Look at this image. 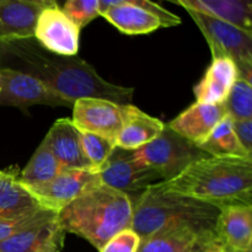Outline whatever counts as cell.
Listing matches in <instances>:
<instances>
[{"instance_id":"obj_1","label":"cell","mask_w":252,"mask_h":252,"mask_svg":"<svg viewBox=\"0 0 252 252\" xmlns=\"http://www.w3.org/2000/svg\"><path fill=\"white\" fill-rule=\"evenodd\" d=\"M0 48L19 59L25 71L43 81L66 100L97 97L118 105H130L134 89L123 88L101 78L88 62L79 57L53 54L42 48L34 38L1 43Z\"/></svg>"},{"instance_id":"obj_2","label":"cell","mask_w":252,"mask_h":252,"mask_svg":"<svg viewBox=\"0 0 252 252\" xmlns=\"http://www.w3.org/2000/svg\"><path fill=\"white\" fill-rule=\"evenodd\" d=\"M159 186L219 209L230 204L252 206V160L204 157Z\"/></svg>"},{"instance_id":"obj_3","label":"cell","mask_w":252,"mask_h":252,"mask_svg":"<svg viewBox=\"0 0 252 252\" xmlns=\"http://www.w3.org/2000/svg\"><path fill=\"white\" fill-rule=\"evenodd\" d=\"M133 199L105 185H98L74 199L57 214L64 233L85 239L100 251L118 233L132 228Z\"/></svg>"},{"instance_id":"obj_4","label":"cell","mask_w":252,"mask_h":252,"mask_svg":"<svg viewBox=\"0 0 252 252\" xmlns=\"http://www.w3.org/2000/svg\"><path fill=\"white\" fill-rule=\"evenodd\" d=\"M220 209L213 204L165 191L159 182L133 201L132 230L140 240L169 224H186L201 231H216Z\"/></svg>"},{"instance_id":"obj_5","label":"cell","mask_w":252,"mask_h":252,"mask_svg":"<svg viewBox=\"0 0 252 252\" xmlns=\"http://www.w3.org/2000/svg\"><path fill=\"white\" fill-rule=\"evenodd\" d=\"M187 12L206 37L213 59L233 61L238 68V78L251 83L252 34L201 12L193 10H187Z\"/></svg>"},{"instance_id":"obj_6","label":"cell","mask_w":252,"mask_h":252,"mask_svg":"<svg viewBox=\"0 0 252 252\" xmlns=\"http://www.w3.org/2000/svg\"><path fill=\"white\" fill-rule=\"evenodd\" d=\"M133 155L135 160L155 170L162 181L174 179L189 164L208 157L193 143L180 137L166 126L153 142L133 152Z\"/></svg>"},{"instance_id":"obj_7","label":"cell","mask_w":252,"mask_h":252,"mask_svg":"<svg viewBox=\"0 0 252 252\" xmlns=\"http://www.w3.org/2000/svg\"><path fill=\"white\" fill-rule=\"evenodd\" d=\"M102 185L98 174L94 170H62L49 181L24 186L38 207L58 214L69 203L84 192Z\"/></svg>"},{"instance_id":"obj_8","label":"cell","mask_w":252,"mask_h":252,"mask_svg":"<svg viewBox=\"0 0 252 252\" xmlns=\"http://www.w3.org/2000/svg\"><path fill=\"white\" fill-rule=\"evenodd\" d=\"M32 105L73 107L74 102L62 97L43 81L26 71L0 69V106L27 108Z\"/></svg>"},{"instance_id":"obj_9","label":"cell","mask_w":252,"mask_h":252,"mask_svg":"<svg viewBox=\"0 0 252 252\" xmlns=\"http://www.w3.org/2000/svg\"><path fill=\"white\" fill-rule=\"evenodd\" d=\"M96 172L101 184L117 189L128 197L138 192L143 193L148 187L162 181L155 170L135 160L133 152L120 148L113 150L107 161Z\"/></svg>"},{"instance_id":"obj_10","label":"cell","mask_w":252,"mask_h":252,"mask_svg":"<svg viewBox=\"0 0 252 252\" xmlns=\"http://www.w3.org/2000/svg\"><path fill=\"white\" fill-rule=\"evenodd\" d=\"M127 110L128 105H118L103 98H79L73 105L71 122L79 132L115 140L127 117Z\"/></svg>"},{"instance_id":"obj_11","label":"cell","mask_w":252,"mask_h":252,"mask_svg":"<svg viewBox=\"0 0 252 252\" xmlns=\"http://www.w3.org/2000/svg\"><path fill=\"white\" fill-rule=\"evenodd\" d=\"M79 36L80 29L53 1L39 14L33 38L51 53L75 57L79 49Z\"/></svg>"},{"instance_id":"obj_12","label":"cell","mask_w":252,"mask_h":252,"mask_svg":"<svg viewBox=\"0 0 252 252\" xmlns=\"http://www.w3.org/2000/svg\"><path fill=\"white\" fill-rule=\"evenodd\" d=\"M52 0H0V44L31 39L42 10Z\"/></svg>"},{"instance_id":"obj_13","label":"cell","mask_w":252,"mask_h":252,"mask_svg":"<svg viewBox=\"0 0 252 252\" xmlns=\"http://www.w3.org/2000/svg\"><path fill=\"white\" fill-rule=\"evenodd\" d=\"M217 239L216 231H201L186 224H169L140 240L137 252H196Z\"/></svg>"},{"instance_id":"obj_14","label":"cell","mask_w":252,"mask_h":252,"mask_svg":"<svg viewBox=\"0 0 252 252\" xmlns=\"http://www.w3.org/2000/svg\"><path fill=\"white\" fill-rule=\"evenodd\" d=\"M216 234L224 252H252V206L230 204L220 208Z\"/></svg>"},{"instance_id":"obj_15","label":"cell","mask_w":252,"mask_h":252,"mask_svg":"<svg viewBox=\"0 0 252 252\" xmlns=\"http://www.w3.org/2000/svg\"><path fill=\"white\" fill-rule=\"evenodd\" d=\"M226 117L224 103L207 105L196 102L166 126L169 129L194 145L203 142Z\"/></svg>"},{"instance_id":"obj_16","label":"cell","mask_w":252,"mask_h":252,"mask_svg":"<svg viewBox=\"0 0 252 252\" xmlns=\"http://www.w3.org/2000/svg\"><path fill=\"white\" fill-rule=\"evenodd\" d=\"M98 10L100 16L126 34L149 33L162 27L155 15L138 6L134 0H98Z\"/></svg>"},{"instance_id":"obj_17","label":"cell","mask_w":252,"mask_h":252,"mask_svg":"<svg viewBox=\"0 0 252 252\" xmlns=\"http://www.w3.org/2000/svg\"><path fill=\"white\" fill-rule=\"evenodd\" d=\"M65 233L51 220L33 224L0 243V252H59L63 249Z\"/></svg>"},{"instance_id":"obj_18","label":"cell","mask_w":252,"mask_h":252,"mask_svg":"<svg viewBox=\"0 0 252 252\" xmlns=\"http://www.w3.org/2000/svg\"><path fill=\"white\" fill-rule=\"evenodd\" d=\"M44 139L63 170H93L81 149L79 130L71 120L56 121Z\"/></svg>"},{"instance_id":"obj_19","label":"cell","mask_w":252,"mask_h":252,"mask_svg":"<svg viewBox=\"0 0 252 252\" xmlns=\"http://www.w3.org/2000/svg\"><path fill=\"white\" fill-rule=\"evenodd\" d=\"M171 2L252 34V2L249 0H171Z\"/></svg>"},{"instance_id":"obj_20","label":"cell","mask_w":252,"mask_h":252,"mask_svg":"<svg viewBox=\"0 0 252 252\" xmlns=\"http://www.w3.org/2000/svg\"><path fill=\"white\" fill-rule=\"evenodd\" d=\"M238 79V68L228 58L213 59L203 79L194 86L197 102L219 105L225 102L234 83Z\"/></svg>"},{"instance_id":"obj_21","label":"cell","mask_w":252,"mask_h":252,"mask_svg":"<svg viewBox=\"0 0 252 252\" xmlns=\"http://www.w3.org/2000/svg\"><path fill=\"white\" fill-rule=\"evenodd\" d=\"M165 125L133 105H128L127 117L116 137V148L135 152L149 144L164 130Z\"/></svg>"},{"instance_id":"obj_22","label":"cell","mask_w":252,"mask_h":252,"mask_svg":"<svg viewBox=\"0 0 252 252\" xmlns=\"http://www.w3.org/2000/svg\"><path fill=\"white\" fill-rule=\"evenodd\" d=\"M39 209L15 175L0 171V219L20 218Z\"/></svg>"},{"instance_id":"obj_23","label":"cell","mask_w":252,"mask_h":252,"mask_svg":"<svg viewBox=\"0 0 252 252\" xmlns=\"http://www.w3.org/2000/svg\"><path fill=\"white\" fill-rule=\"evenodd\" d=\"M199 150L208 157L223 158V159L252 160L246 150L241 147L233 129L231 118L226 116L213 132L199 144L196 145Z\"/></svg>"},{"instance_id":"obj_24","label":"cell","mask_w":252,"mask_h":252,"mask_svg":"<svg viewBox=\"0 0 252 252\" xmlns=\"http://www.w3.org/2000/svg\"><path fill=\"white\" fill-rule=\"evenodd\" d=\"M62 170L63 169L52 153L48 143L43 139L17 180L22 186L43 184L54 179L61 174Z\"/></svg>"},{"instance_id":"obj_25","label":"cell","mask_w":252,"mask_h":252,"mask_svg":"<svg viewBox=\"0 0 252 252\" xmlns=\"http://www.w3.org/2000/svg\"><path fill=\"white\" fill-rule=\"evenodd\" d=\"M226 116L231 120L252 118V86L251 83L238 78L224 102Z\"/></svg>"},{"instance_id":"obj_26","label":"cell","mask_w":252,"mask_h":252,"mask_svg":"<svg viewBox=\"0 0 252 252\" xmlns=\"http://www.w3.org/2000/svg\"><path fill=\"white\" fill-rule=\"evenodd\" d=\"M79 137L84 155L89 160L94 171H97L116 149L115 140L86 132H79Z\"/></svg>"},{"instance_id":"obj_27","label":"cell","mask_w":252,"mask_h":252,"mask_svg":"<svg viewBox=\"0 0 252 252\" xmlns=\"http://www.w3.org/2000/svg\"><path fill=\"white\" fill-rule=\"evenodd\" d=\"M56 217L57 214L53 212L39 209V211L26 214L24 217H20V218L0 219V243L17 234L19 231L33 225V224L51 220Z\"/></svg>"},{"instance_id":"obj_28","label":"cell","mask_w":252,"mask_h":252,"mask_svg":"<svg viewBox=\"0 0 252 252\" xmlns=\"http://www.w3.org/2000/svg\"><path fill=\"white\" fill-rule=\"evenodd\" d=\"M62 10L80 30L100 16L98 0H69Z\"/></svg>"},{"instance_id":"obj_29","label":"cell","mask_w":252,"mask_h":252,"mask_svg":"<svg viewBox=\"0 0 252 252\" xmlns=\"http://www.w3.org/2000/svg\"><path fill=\"white\" fill-rule=\"evenodd\" d=\"M139 245V236L132 229H127L110 239L100 252H137Z\"/></svg>"},{"instance_id":"obj_30","label":"cell","mask_w":252,"mask_h":252,"mask_svg":"<svg viewBox=\"0 0 252 252\" xmlns=\"http://www.w3.org/2000/svg\"><path fill=\"white\" fill-rule=\"evenodd\" d=\"M233 129L241 147L252 157V118L251 120H231Z\"/></svg>"},{"instance_id":"obj_31","label":"cell","mask_w":252,"mask_h":252,"mask_svg":"<svg viewBox=\"0 0 252 252\" xmlns=\"http://www.w3.org/2000/svg\"><path fill=\"white\" fill-rule=\"evenodd\" d=\"M196 252H221V246H220V243H219V240L217 239V240H214L213 243L208 244V245L203 246L202 249H199L198 251Z\"/></svg>"},{"instance_id":"obj_32","label":"cell","mask_w":252,"mask_h":252,"mask_svg":"<svg viewBox=\"0 0 252 252\" xmlns=\"http://www.w3.org/2000/svg\"><path fill=\"white\" fill-rule=\"evenodd\" d=\"M221 252H224V251H223V250H221Z\"/></svg>"}]
</instances>
